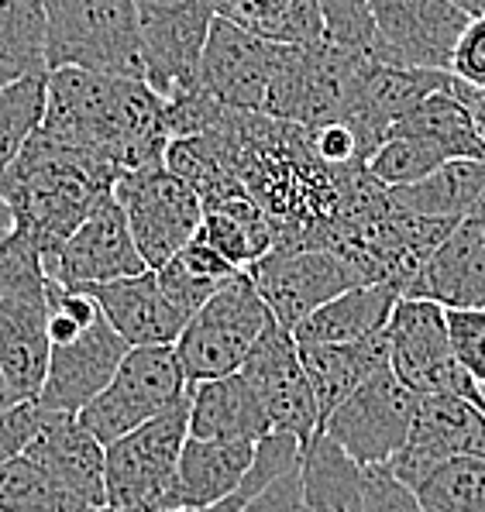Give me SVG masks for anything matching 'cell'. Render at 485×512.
<instances>
[{
  "mask_svg": "<svg viewBox=\"0 0 485 512\" xmlns=\"http://www.w3.org/2000/svg\"><path fill=\"white\" fill-rule=\"evenodd\" d=\"M38 131L111 162L117 172L162 165L172 141L169 107L152 86L90 69H52Z\"/></svg>",
  "mask_w": 485,
  "mask_h": 512,
  "instance_id": "6da1fadb",
  "label": "cell"
},
{
  "mask_svg": "<svg viewBox=\"0 0 485 512\" xmlns=\"http://www.w3.org/2000/svg\"><path fill=\"white\" fill-rule=\"evenodd\" d=\"M117 176L121 172L111 162L35 131L18 159L0 172V203L14 227L35 241L42 262H49L69 234L114 196Z\"/></svg>",
  "mask_w": 485,
  "mask_h": 512,
  "instance_id": "7a4b0ae2",
  "label": "cell"
},
{
  "mask_svg": "<svg viewBox=\"0 0 485 512\" xmlns=\"http://www.w3.org/2000/svg\"><path fill=\"white\" fill-rule=\"evenodd\" d=\"M372 55L320 38L310 45H279L265 117L300 128L344 124L358 104Z\"/></svg>",
  "mask_w": 485,
  "mask_h": 512,
  "instance_id": "3957f363",
  "label": "cell"
},
{
  "mask_svg": "<svg viewBox=\"0 0 485 512\" xmlns=\"http://www.w3.org/2000/svg\"><path fill=\"white\" fill-rule=\"evenodd\" d=\"M45 69L145 80L135 0H42Z\"/></svg>",
  "mask_w": 485,
  "mask_h": 512,
  "instance_id": "277c9868",
  "label": "cell"
},
{
  "mask_svg": "<svg viewBox=\"0 0 485 512\" xmlns=\"http://www.w3.org/2000/svg\"><path fill=\"white\" fill-rule=\"evenodd\" d=\"M186 437H190V399L107 444V506L117 512H176V471Z\"/></svg>",
  "mask_w": 485,
  "mask_h": 512,
  "instance_id": "5b68a950",
  "label": "cell"
},
{
  "mask_svg": "<svg viewBox=\"0 0 485 512\" xmlns=\"http://www.w3.org/2000/svg\"><path fill=\"white\" fill-rule=\"evenodd\" d=\"M272 320L265 299L258 296L248 272H238L217 289L207 303L193 313V320L183 327L179 341L172 344L183 368L186 382H207L241 372L248 351L258 341V334Z\"/></svg>",
  "mask_w": 485,
  "mask_h": 512,
  "instance_id": "8992f818",
  "label": "cell"
},
{
  "mask_svg": "<svg viewBox=\"0 0 485 512\" xmlns=\"http://www.w3.org/2000/svg\"><path fill=\"white\" fill-rule=\"evenodd\" d=\"M186 389H190V382H186L172 348H166V344L131 348L124 354L121 368L114 372L111 385L93 403H86L76 416L107 447L117 437L145 427L148 420H155L166 409L183 403Z\"/></svg>",
  "mask_w": 485,
  "mask_h": 512,
  "instance_id": "52a82bcc",
  "label": "cell"
},
{
  "mask_svg": "<svg viewBox=\"0 0 485 512\" xmlns=\"http://www.w3.org/2000/svg\"><path fill=\"white\" fill-rule=\"evenodd\" d=\"M114 200L124 210L128 231L148 269H162L179 255L203 224V203L176 172L148 165L138 172H121L114 183Z\"/></svg>",
  "mask_w": 485,
  "mask_h": 512,
  "instance_id": "ba28073f",
  "label": "cell"
},
{
  "mask_svg": "<svg viewBox=\"0 0 485 512\" xmlns=\"http://www.w3.org/2000/svg\"><path fill=\"white\" fill-rule=\"evenodd\" d=\"M389 368L417 396H465L479 403V385L458 365L444 306L403 296L386 327Z\"/></svg>",
  "mask_w": 485,
  "mask_h": 512,
  "instance_id": "9c48e42d",
  "label": "cell"
},
{
  "mask_svg": "<svg viewBox=\"0 0 485 512\" xmlns=\"http://www.w3.org/2000/svg\"><path fill=\"white\" fill-rule=\"evenodd\" d=\"M420 396L396 378L393 368L375 372L362 389L351 392L324 423L327 437L348 454L358 468H379L400 454L410 437Z\"/></svg>",
  "mask_w": 485,
  "mask_h": 512,
  "instance_id": "30bf717a",
  "label": "cell"
},
{
  "mask_svg": "<svg viewBox=\"0 0 485 512\" xmlns=\"http://www.w3.org/2000/svg\"><path fill=\"white\" fill-rule=\"evenodd\" d=\"M145 83L162 100L197 86L200 55L214 25V0H135Z\"/></svg>",
  "mask_w": 485,
  "mask_h": 512,
  "instance_id": "8fae6325",
  "label": "cell"
},
{
  "mask_svg": "<svg viewBox=\"0 0 485 512\" xmlns=\"http://www.w3.org/2000/svg\"><path fill=\"white\" fill-rule=\"evenodd\" d=\"M375 28V59L448 73L468 14L451 0H365Z\"/></svg>",
  "mask_w": 485,
  "mask_h": 512,
  "instance_id": "7c38bea8",
  "label": "cell"
},
{
  "mask_svg": "<svg viewBox=\"0 0 485 512\" xmlns=\"http://www.w3.org/2000/svg\"><path fill=\"white\" fill-rule=\"evenodd\" d=\"M245 272L252 275L272 320L286 330H296L310 313L348 289L365 286L351 265L324 248H272Z\"/></svg>",
  "mask_w": 485,
  "mask_h": 512,
  "instance_id": "4fadbf2b",
  "label": "cell"
},
{
  "mask_svg": "<svg viewBox=\"0 0 485 512\" xmlns=\"http://www.w3.org/2000/svg\"><path fill=\"white\" fill-rule=\"evenodd\" d=\"M241 375L252 385L272 433H289L300 444H307L320 430L317 399L307 372H303L300 344H296L293 330L269 320L248 351Z\"/></svg>",
  "mask_w": 485,
  "mask_h": 512,
  "instance_id": "5bb4252c",
  "label": "cell"
},
{
  "mask_svg": "<svg viewBox=\"0 0 485 512\" xmlns=\"http://www.w3.org/2000/svg\"><path fill=\"white\" fill-rule=\"evenodd\" d=\"M148 272L145 258L138 255L135 238L128 231L124 210L117 207L114 196H107L90 217L66 238V244L45 262V275L59 282L62 289H83L107 286L117 279Z\"/></svg>",
  "mask_w": 485,
  "mask_h": 512,
  "instance_id": "9a60e30c",
  "label": "cell"
},
{
  "mask_svg": "<svg viewBox=\"0 0 485 512\" xmlns=\"http://www.w3.org/2000/svg\"><path fill=\"white\" fill-rule=\"evenodd\" d=\"M451 458L485 461V413L465 396H420L417 416L406 444L386 464L396 478L413 488L427 471Z\"/></svg>",
  "mask_w": 485,
  "mask_h": 512,
  "instance_id": "2e32d148",
  "label": "cell"
},
{
  "mask_svg": "<svg viewBox=\"0 0 485 512\" xmlns=\"http://www.w3.org/2000/svg\"><path fill=\"white\" fill-rule=\"evenodd\" d=\"M131 348L111 327L104 310H97L76 337L49 348V375L38 396L49 413H80L86 403L100 396L111 385L114 372L121 368L124 354Z\"/></svg>",
  "mask_w": 485,
  "mask_h": 512,
  "instance_id": "e0dca14e",
  "label": "cell"
},
{
  "mask_svg": "<svg viewBox=\"0 0 485 512\" xmlns=\"http://www.w3.org/2000/svg\"><path fill=\"white\" fill-rule=\"evenodd\" d=\"M276 42H265L231 21L214 18L200 55L197 83L217 104L241 114H265L272 69H276Z\"/></svg>",
  "mask_w": 485,
  "mask_h": 512,
  "instance_id": "ac0fdd59",
  "label": "cell"
},
{
  "mask_svg": "<svg viewBox=\"0 0 485 512\" xmlns=\"http://www.w3.org/2000/svg\"><path fill=\"white\" fill-rule=\"evenodd\" d=\"M403 296L444 310H485V214L458 220Z\"/></svg>",
  "mask_w": 485,
  "mask_h": 512,
  "instance_id": "d6986e66",
  "label": "cell"
},
{
  "mask_svg": "<svg viewBox=\"0 0 485 512\" xmlns=\"http://www.w3.org/2000/svg\"><path fill=\"white\" fill-rule=\"evenodd\" d=\"M21 458L35 461L45 475H52L62 488L83 499L90 509H104V444L93 437L73 413H49L45 409L42 427L31 437Z\"/></svg>",
  "mask_w": 485,
  "mask_h": 512,
  "instance_id": "ffe728a7",
  "label": "cell"
},
{
  "mask_svg": "<svg viewBox=\"0 0 485 512\" xmlns=\"http://www.w3.org/2000/svg\"><path fill=\"white\" fill-rule=\"evenodd\" d=\"M49 348L45 289L0 296V375L18 399L42 396L49 375Z\"/></svg>",
  "mask_w": 485,
  "mask_h": 512,
  "instance_id": "44dd1931",
  "label": "cell"
},
{
  "mask_svg": "<svg viewBox=\"0 0 485 512\" xmlns=\"http://www.w3.org/2000/svg\"><path fill=\"white\" fill-rule=\"evenodd\" d=\"M83 293L97 299L104 317L111 320V327L124 337L128 348H152V344L172 348L186 327V320L166 303L152 269L131 279L107 282V286L83 289Z\"/></svg>",
  "mask_w": 485,
  "mask_h": 512,
  "instance_id": "7402d4cb",
  "label": "cell"
},
{
  "mask_svg": "<svg viewBox=\"0 0 485 512\" xmlns=\"http://www.w3.org/2000/svg\"><path fill=\"white\" fill-rule=\"evenodd\" d=\"M300 361L314 389L320 427H324L351 392L362 389L375 372L389 365V337L382 330L351 344H300Z\"/></svg>",
  "mask_w": 485,
  "mask_h": 512,
  "instance_id": "603a6c76",
  "label": "cell"
},
{
  "mask_svg": "<svg viewBox=\"0 0 485 512\" xmlns=\"http://www.w3.org/2000/svg\"><path fill=\"white\" fill-rule=\"evenodd\" d=\"M186 399H190V437L197 440H252L258 444L272 433L252 385L241 372L193 382Z\"/></svg>",
  "mask_w": 485,
  "mask_h": 512,
  "instance_id": "cb8c5ba5",
  "label": "cell"
},
{
  "mask_svg": "<svg viewBox=\"0 0 485 512\" xmlns=\"http://www.w3.org/2000/svg\"><path fill=\"white\" fill-rule=\"evenodd\" d=\"M255 461L252 440H197L186 437L176 471L179 509H203L228 499L245 482Z\"/></svg>",
  "mask_w": 485,
  "mask_h": 512,
  "instance_id": "d4e9b609",
  "label": "cell"
},
{
  "mask_svg": "<svg viewBox=\"0 0 485 512\" xmlns=\"http://www.w3.org/2000/svg\"><path fill=\"white\" fill-rule=\"evenodd\" d=\"M403 299V289L393 282H369L355 286L338 299L324 303L293 330L296 344H351L375 337L389 327L396 303Z\"/></svg>",
  "mask_w": 485,
  "mask_h": 512,
  "instance_id": "484cf974",
  "label": "cell"
},
{
  "mask_svg": "<svg viewBox=\"0 0 485 512\" xmlns=\"http://www.w3.org/2000/svg\"><path fill=\"white\" fill-rule=\"evenodd\" d=\"M303 512H365V475L348 454L317 430L300 447Z\"/></svg>",
  "mask_w": 485,
  "mask_h": 512,
  "instance_id": "4316f807",
  "label": "cell"
},
{
  "mask_svg": "<svg viewBox=\"0 0 485 512\" xmlns=\"http://www.w3.org/2000/svg\"><path fill=\"white\" fill-rule=\"evenodd\" d=\"M389 135H406V138L424 141V145L437 148L448 162H458V159L485 162V145L479 141V135H475L472 114H468L465 100L455 93V83H451L448 90L430 93L417 110H410L400 124H393Z\"/></svg>",
  "mask_w": 485,
  "mask_h": 512,
  "instance_id": "83f0119b",
  "label": "cell"
},
{
  "mask_svg": "<svg viewBox=\"0 0 485 512\" xmlns=\"http://www.w3.org/2000/svg\"><path fill=\"white\" fill-rule=\"evenodd\" d=\"M214 14L276 45H310L327 38L317 0H214Z\"/></svg>",
  "mask_w": 485,
  "mask_h": 512,
  "instance_id": "f1b7e54d",
  "label": "cell"
},
{
  "mask_svg": "<svg viewBox=\"0 0 485 512\" xmlns=\"http://www.w3.org/2000/svg\"><path fill=\"white\" fill-rule=\"evenodd\" d=\"M197 234L210 244V248L221 251L234 269H241V272L252 269L258 258H265L272 248H276L272 224L265 220V214L248 200V196L207 207L203 210V224Z\"/></svg>",
  "mask_w": 485,
  "mask_h": 512,
  "instance_id": "f546056e",
  "label": "cell"
},
{
  "mask_svg": "<svg viewBox=\"0 0 485 512\" xmlns=\"http://www.w3.org/2000/svg\"><path fill=\"white\" fill-rule=\"evenodd\" d=\"M0 512H93L69 488L45 475L35 461L14 458L0 464Z\"/></svg>",
  "mask_w": 485,
  "mask_h": 512,
  "instance_id": "4dcf8cb0",
  "label": "cell"
},
{
  "mask_svg": "<svg viewBox=\"0 0 485 512\" xmlns=\"http://www.w3.org/2000/svg\"><path fill=\"white\" fill-rule=\"evenodd\" d=\"M0 69L18 76L49 73L42 0H0Z\"/></svg>",
  "mask_w": 485,
  "mask_h": 512,
  "instance_id": "1f68e13d",
  "label": "cell"
},
{
  "mask_svg": "<svg viewBox=\"0 0 485 512\" xmlns=\"http://www.w3.org/2000/svg\"><path fill=\"white\" fill-rule=\"evenodd\" d=\"M413 495L427 512H485V461L451 458L427 471Z\"/></svg>",
  "mask_w": 485,
  "mask_h": 512,
  "instance_id": "d6a6232c",
  "label": "cell"
},
{
  "mask_svg": "<svg viewBox=\"0 0 485 512\" xmlns=\"http://www.w3.org/2000/svg\"><path fill=\"white\" fill-rule=\"evenodd\" d=\"M45 83H49V73H28L11 83H0V172L18 159L28 138L42 128Z\"/></svg>",
  "mask_w": 485,
  "mask_h": 512,
  "instance_id": "836d02e7",
  "label": "cell"
},
{
  "mask_svg": "<svg viewBox=\"0 0 485 512\" xmlns=\"http://www.w3.org/2000/svg\"><path fill=\"white\" fill-rule=\"evenodd\" d=\"M448 162L437 148L424 145L417 138H406V135H389L375 148V155L369 159V176L375 183H382L386 189L396 186H413L420 179H427L430 172H437L441 165Z\"/></svg>",
  "mask_w": 485,
  "mask_h": 512,
  "instance_id": "e575fe53",
  "label": "cell"
},
{
  "mask_svg": "<svg viewBox=\"0 0 485 512\" xmlns=\"http://www.w3.org/2000/svg\"><path fill=\"white\" fill-rule=\"evenodd\" d=\"M49 275H45L42 251L28 234L14 227L11 214H0V296L7 293H28V289H45Z\"/></svg>",
  "mask_w": 485,
  "mask_h": 512,
  "instance_id": "d590c367",
  "label": "cell"
},
{
  "mask_svg": "<svg viewBox=\"0 0 485 512\" xmlns=\"http://www.w3.org/2000/svg\"><path fill=\"white\" fill-rule=\"evenodd\" d=\"M324 14V31L331 42L348 45L375 59V28L365 0H317Z\"/></svg>",
  "mask_w": 485,
  "mask_h": 512,
  "instance_id": "8d00e7d4",
  "label": "cell"
},
{
  "mask_svg": "<svg viewBox=\"0 0 485 512\" xmlns=\"http://www.w3.org/2000/svg\"><path fill=\"white\" fill-rule=\"evenodd\" d=\"M451 348L479 389H485V310H444Z\"/></svg>",
  "mask_w": 485,
  "mask_h": 512,
  "instance_id": "74e56055",
  "label": "cell"
},
{
  "mask_svg": "<svg viewBox=\"0 0 485 512\" xmlns=\"http://www.w3.org/2000/svg\"><path fill=\"white\" fill-rule=\"evenodd\" d=\"M152 272H155V279H159V289H162V296H166V303L186 320V324H190L193 313H197L200 306L224 286V282H210V279L193 275L179 258H172V262H166L162 269H152Z\"/></svg>",
  "mask_w": 485,
  "mask_h": 512,
  "instance_id": "f35d334b",
  "label": "cell"
},
{
  "mask_svg": "<svg viewBox=\"0 0 485 512\" xmlns=\"http://www.w3.org/2000/svg\"><path fill=\"white\" fill-rule=\"evenodd\" d=\"M45 409L38 399H21V403L0 409V464L14 461L28 451L31 437L42 427Z\"/></svg>",
  "mask_w": 485,
  "mask_h": 512,
  "instance_id": "ab89813d",
  "label": "cell"
},
{
  "mask_svg": "<svg viewBox=\"0 0 485 512\" xmlns=\"http://www.w3.org/2000/svg\"><path fill=\"white\" fill-rule=\"evenodd\" d=\"M365 475V512H427L413 488H406L386 464L362 468Z\"/></svg>",
  "mask_w": 485,
  "mask_h": 512,
  "instance_id": "60d3db41",
  "label": "cell"
},
{
  "mask_svg": "<svg viewBox=\"0 0 485 512\" xmlns=\"http://www.w3.org/2000/svg\"><path fill=\"white\" fill-rule=\"evenodd\" d=\"M448 73L455 76L458 83L485 90V18L468 21L465 35L458 38V49L451 55Z\"/></svg>",
  "mask_w": 485,
  "mask_h": 512,
  "instance_id": "b9f144b4",
  "label": "cell"
},
{
  "mask_svg": "<svg viewBox=\"0 0 485 512\" xmlns=\"http://www.w3.org/2000/svg\"><path fill=\"white\" fill-rule=\"evenodd\" d=\"M241 512H303V492H300V464L269 482Z\"/></svg>",
  "mask_w": 485,
  "mask_h": 512,
  "instance_id": "7bdbcfd3",
  "label": "cell"
},
{
  "mask_svg": "<svg viewBox=\"0 0 485 512\" xmlns=\"http://www.w3.org/2000/svg\"><path fill=\"white\" fill-rule=\"evenodd\" d=\"M176 258H179V262H183L193 275H200V279H210V282H228L231 275H238V272H241V269H234L228 258L221 255V251L210 248V244L203 241L200 234H197V238H193L190 244H186V248L179 251Z\"/></svg>",
  "mask_w": 485,
  "mask_h": 512,
  "instance_id": "ee69618b",
  "label": "cell"
},
{
  "mask_svg": "<svg viewBox=\"0 0 485 512\" xmlns=\"http://www.w3.org/2000/svg\"><path fill=\"white\" fill-rule=\"evenodd\" d=\"M455 93L461 100H465L468 114H472V124H475V135L485 145V90H475V86H465L455 80Z\"/></svg>",
  "mask_w": 485,
  "mask_h": 512,
  "instance_id": "f6af8a7d",
  "label": "cell"
},
{
  "mask_svg": "<svg viewBox=\"0 0 485 512\" xmlns=\"http://www.w3.org/2000/svg\"><path fill=\"white\" fill-rule=\"evenodd\" d=\"M455 7H461V11L468 14V18H485V0H451Z\"/></svg>",
  "mask_w": 485,
  "mask_h": 512,
  "instance_id": "bcb514c9",
  "label": "cell"
},
{
  "mask_svg": "<svg viewBox=\"0 0 485 512\" xmlns=\"http://www.w3.org/2000/svg\"><path fill=\"white\" fill-rule=\"evenodd\" d=\"M14 403H21V399L14 396L11 385H7V378L0 375V409H7V406H14Z\"/></svg>",
  "mask_w": 485,
  "mask_h": 512,
  "instance_id": "7dc6e473",
  "label": "cell"
},
{
  "mask_svg": "<svg viewBox=\"0 0 485 512\" xmlns=\"http://www.w3.org/2000/svg\"><path fill=\"white\" fill-rule=\"evenodd\" d=\"M11 80H18V73H7V69H0V83H11Z\"/></svg>",
  "mask_w": 485,
  "mask_h": 512,
  "instance_id": "c3c4849f",
  "label": "cell"
},
{
  "mask_svg": "<svg viewBox=\"0 0 485 512\" xmlns=\"http://www.w3.org/2000/svg\"><path fill=\"white\" fill-rule=\"evenodd\" d=\"M479 406H482V413H485V389H479Z\"/></svg>",
  "mask_w": 485,
  "mask_h": 512,
  "instance_id": "681fc988",
  "label": "cell"
},
{
  "mask_svg": "<svg viewBox=\"0 0 485 512\" xmlns=\"http://www.w3.org/2000/svg\"><path fill=\"white\" fill-rule=\"evenodd\" d=\"M93 512H117V509H111V506H104V509H93Z\"/></svg>",
  "mask_w": 485,
  "mask_h": 512,
  "instance_id": "f907efd6",
  "label": "cell"
},
{
  "mask_svg": "<svg viewBox=\"0 0 485 512\" xmlns=\"http://www.w3.org/2000/svg\"><path fill=\"white\" fill-rule=\"evenodd\" d=\"M4 210H7V207H4V203H0V214H4Z\"/></svg>",
  "mask_w": 485,
  "mask_h": 512,
  "instance_id": "816d5d0a",
  "label": "cell"
}]
</instances>
